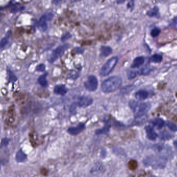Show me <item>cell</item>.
<instances>
[{
	"mask_svg": "<svg viewBox=\"0 0 177 177\" xmlns=\"http://www.w3.org/2000/svg\"><path fill=\"white\" fill-rule=\"evenodd\" d=\"M173 21H174V23H175L177 24V17L173 19Z\"/></svg>",
	"mask_w": 177,
	"mask_h": 177,
	"instance_id": "836d02e7",
	"label": "cell"
},
{
	"mask_svg": "<svg viewBox=\"0 0 177 177\" xmlns=\"http://www.w3.org/2000/svg\"><path fill=\"white\" fill-rule=\"evenodd\" d=\"M62 0H53V2L54 4L59 3L60 2H61Z\"/></svg>",
	"mask_w": 177,
	"mask_h": 177,
	"instance_id": "d6a6232c",
	"label": "cell"
},
{
	"mask_svg": "<svg viewBox=\"0 0 177 177\" xmlns=\"http://www.w3.org/2000/svg\"><path fill=\"white\" fill-rule=\"evenodd\" d=\"M118 61V57L116 56L109 59L103 66L99 71V74L102 76L109 75L116 66Z\"/></svg>",
	"mask_w": 177,
	"mask_h": 177,
	"instance_id": "277c9868",
	"label": "cell"
},
{
	"mask_svg": "<svg viewBox=\"0 0 177 177\" xmlns=\"http://www.w3.org/2000/svg\"><path fill=\"white\" fill-rule=\"evenodd\" d=\"M69 47V45L67 44H64V45H61L56 48L53 51V53L51 54V57L50 58V62L51 63L54 62L58 58L60 57L67 49Z\"/></svg>",
	"mask_w": 177,
	"mask_h": 177,
	"instance_id": "5b68a950",
	"label": "cell"
},
{
	"mask_svg": "<svg viewBox=\"0 0 177 177\" xmlns=\"http://www.w3.org/2000/svg\"><path fill=\"white\" fill-rule=\"evenodd\" d=\"M135 5V1L134 0H130L128 4V7L129 8L131 11L133 10Z\"/></svg>",
	"mask_w": 177,
	"mask_h": 177,
	"instance_id": "83f0119b",
	"label": "cell"
},
{
	"mask_svg": "<svg viewBox=\"0 0 177 177\" xmlns=\"http://www.w3.org/2000/svg\"><path fill=\"white\" fill-rule=\"evenodd\" d=\"M80 0H73V2H78V1H79Z\"/></svg>",
	"mask_w": 177,
	"mask_h": 177,
	"instance_id": "e575fe53",
	"label": "cell"
},
{
	"mask_svg": "<svg viewBox=\"0 0 177 177\" xmlns=\"http://www.w3.org/2000/svg\"><path fill=\"white\" fill-rule=\"evenodd\" d=\"M112 51V48L109 46L101 47V55L103 57H107L109 54H111Z\"/></svg>",
	"mask_w": 177,
	"mask_h": 177,
	"instance_id": "2e32d148",
	"label": "cell"
},
{
	"mask_svg": "<svg viewBox=\"0 0 177 177\" xmlns=\"http://www.w3.org/2000/svg\"><path fill=\"white\" fill-rule=\"evenodd\" d=\"M129 107L134 112L135 118H141L150 110V105L147 103L131 101L129 103Z\"/></svg>",
	"mask_w": 177,
	"mask_h": 177,
	"instance_id": "7a4b0ae2",
	"label": "cell"
},
{
	"mask_svg": "<svg viewBox=\"0 0 177 177\" xmlns=\"http://www.w3.org/2000/svg\"><path fill=\"white\" fill-rule=\"evenodd\" d=\"M161 138L164 140H167V139H171V137L169 134H165V133H164V134H162Z\"/></svg>",
	"mask_w": 177,
	"mask_h": 177,
	"instance_id": "4dcf8cb0",
	"label": "cell"
},
{
	"mask_svg": "<svg viewBox=\"0 0 177 177\" xmlns=\"http://www.w3.org/2000/svg\"><path fill=\"white\" fill-rule=\"evenodd\" d=\"M71 37H72L71 34L67 33L65 34L64 35H63V36L61 38V40H62L63 42H64V41H65L66 40H67L69 38H70Z\"/></svg>",
	"mask_w": 177,
	"mask_h": 177,
	"instance_id": "f1b7e54d",
	"label": "cell"
},
{
	"mask_svg": "<svg viewBox=\"0 0 177 177\" xmlns=\"http://www.w3.org/2000/svg\"><path fill=\"white\" fill-rule=\"evenodd\" d=\"M162 59L163 57L161 54H155L150 57V61L153 63H158L161 62Z\"/></svg>",
	"mask_w": 177,
	"mask_h": 177,
	"instance_id": "44dd1931",
	"label": "cell"
},
{
	"mask_svg": "<svg viewBox=\"0 0 177 177\" xmlns=\"http://www.w3.org/2000/svg\"><path fill=\"white\" fill-rule=\"evenodd\" d=\"M55 94L60 95H64L68 91L67 88L64 85H57L54 86L53 90Z\"/></svg>",
	"mask_w": 177,
	"mask_h": 177,
	"instance_id": "30bf717a",
	"label": "cell"
},
{
	"mask_svg": "<svg viewBox=\"0 0 177 177\" xmlns=\"http://www.w3.org/2000/svg\"><path fill=\"white\" fill-rule=\"evenodd\" d=\"M136 99L138 101H144L147 99L149 96V92L148 91L141 90L139 91H137L135 94Z\"/></svg>",
	"mask_w": 177,
	"mask_h": 177,
	"instance_id": "8fae6325",
	"label": "cell"
},
{
	"mask_svg": "<svg viewBox=\"0 0 177 177\" xmlns=\"http://www.w3.org/2000/svg\"><path fill=\"white\" fill-rule=\"evenodd\" d=\"M147 15L150 17H159L160 14L158 11V8L157 7H155L151 10H149L147 13Z\"/></svg>",
	"mask_w": 177,
	"mask_h": 177,
	"instance_id": "ac0fdd59",
	"label": "cell"
},
{
	"mask_svg": "<svg viewBox=\"0 0 177 177\" xmlns=\"http://www.w3.org/2000/svg\"><path fill=\"white\" fill-rule=\"evenodd\" d=\"M152 124L154 127H155L158 129H161L164 127L165 124L164 120L160 118H154L151 122Z\"/></svg>",
	"mask_w": 177,
	"mask_h": 177,
	"instance_id": "7c38bea8",
	"label": "cell"
},
{
	"mask_svg": "<svg viewBox=\"0 0 177 177\" xmlns=\"http://www.w3.org/2000/svg\"><path fill=\"white\" fill-rule=\"evenodd\" d=\"M47 74L41 75L38 78V82L41 86L43 87H46L48 86V82L46 79Z\"/></svg>",
	"mask_w": 177,
	"mask_h": 177,
	"instance_id": "ffe728a7",
	"label": "cell"
},
{
	"mask_svg": "<svg viewBox=\"0 0 177 177\" xmlns=\"http://www.w3.org/2000/svg\"><path fill=\"white\" fill-rule=\"evenodd\" d=\"M0 168H1V165H0Z\"/></svg>",
	"mask_w": 177,
	"mask_h": 177,
	"instance_id": "d590c367",
	"label": "cell"
},
{
	"mask_svg": "<svg viewBox=\"0 0 177 177\" xmlns=\"http://www.w3.org/2000/svg\"><path fill=\"white\" fill-rule=\"evenodd\" d=\"M166 125H167V126L171 131H172L174 132H177V125L175 124V123H172L171 121H167L166 122Z\"/></svg>",
	"mask_w": 177,
	"mask_h": 177,
	"instance_id": "603a6c76",
	"label": "cell"
},
{
	"mask_svg": "<svg viewBox=\"0 0 177 177\" xmlns=\"http://www.w3.org/2000/svg\"><path fill=\"white\" fill-rule=\"evenodd\" d=\"M144 62H145V58L143 57H138L134 59L131 67L133 69L138 68L142 65Z\"/></svg>",
	"mask_w": 177,
	"mask_h": 177,
	"instance_id": "4fadbf2b",
	"label": "cell"
},
{
	"mask_svg": "<svg viewBox=\"0 0 177 177\" xmlns=\"http://www.w3.org/2000/svg\"><path fill=\"white\" fill-rule=\"evenodd\" d=\"M93 99L88 96H80L75 103L77 106L80 107H86L92 104Z\"/></svg>",
	"mask_w": 177,
	"mask_h": 177,
	"instance_id": "52a82bcc",
	"label": "cell"
},
{
	"mask_svg": "<svg viewBox=\"0 0 177 177\" xmlns=\"http://www.w3.org/2000/svg\"><path fill=\"white\" fill-rule=\"evenodd\" d=\"M7 75L8 76V80L10 82H16L17 80V77L15 76L14 74L11 72V70H7Z\"/></svg>",
	"mask_w": 177,
	"mask_h": 177,
	"instance_id": "7402d4cb",
	"label": "cell"
},
{
	"mask_svg": "<svg viewBox=\"0 0 177 177\" xmlns=\"http://www.w3.org/2000/svg\"><path fill=\"white\" fill-rule=\"evenodd\" d=\"M160 33H161V30L159 28L155 27V28H154L152 30L151 32V35L153 37H156L158 36V35H160Z\"/></svg>",
	"mask_w": 177,
	"mask_h": 177,
	"instance_id": "cb8c5ba5",
	"label": "cell"
},
{
	"mask_svg": "<svg viewBox=\"0 0 177 177\" xmlns=\"http://www.w3.org/2000/svg\"><path fill=\"white\" fill-rule=\"evenodd\" d=\"M127 75H128V78L129 79H133V78H135L137 76V73L136 71H135V70H129L128 72V73H127Z\"/></svg>",
	"mask_w": 177,
	"mask_h": 177,
	"instance_id": "d4e9b609",
	"label": "cell"
},
{
	"mask_svg": "<svg viewBox=\"0 0 177 177\" xmlns=\"http://www.w3.org/2000/svg\"><path fill=\"white\" fill-rule=\"evenodd\" d=\"M145 133L147 135V137L149 139L152 141H154L156 140L158 137V134L155 132L153 128L150 125L145 127Z\"/></svg>",
	"mask_w": 177,
	"mask_h": 177,
	"instance_id": "9c48e42d",
	"label": "cell"
},
{
	"mask_svg": "<svg viewBox=\"0 0 177 177\" xmlns=\"http://www.w3.org/2000/svg\"><path fill=\"white\" fill-rule=\"evenodd\" d=\"M16 159L18 162H23L27 159V155L22 150H19L16 154Z\"/></svg>",
	"mask_w": 177,
	"mask_h": 177,
	"instance_id": "e0dca14e",
	"label": "cell"
},
{
	"mask_svg": "<svg viewBox=\"0 0 177 177\" xmlns=\"http://www.w3.org/2000/svg\"><path fill=\"white\" fill-rule=\"evenodd\" d=\"M11 34V31H10L7 33L5 37L2 38V40H1V42H0V49H2L3 48H4L6 46V45L7 44L8 42V39L10 38Z\"/></svg>",
	"mask_w": 177,
	"mask_h": 177,
	"instance_id": "d6986e66",
	"label": "cell"
},
{
	"mask_svg": "<svg viewBox=\"0 0 177 177\" xmlns=\"http://www.w3.org/2000/svg\"><path fill=\"white\" fill-rule=\"evenodd\" d=\"M126 0H117V3L118 4H122L124 3V2H125Z\"/></svg>",
	"mask_w": 177,
	"mask_h": 177,
	"instance_id": "1f68e13d",
	"label": "cell"
},
{
	"mask_svg": "<svg viewBox=\"0 0 177 177\" xmlns=\"http://www.w3.org/2000/svg\"><path fill=\"white\" fill-rule=\"evenodd\" d=\"M105 126L101 129H97L95 131V134L97 135L101 134H106L108 133L110 129V122L109 121H106L105 122Z\"/></svg>",
	"mask_w": 177,
	"mask_h": 177,
	"instance_id": "9a60e30c",
	"label": "cell"
},
{
	"mask_svg": "<svg viewBox=\"0 0 177 177\" xmlns=\"http://www.w3.org/2000/svg\"><path fill=\"white\" fill-rule=\"evenodd\" d=\"M129 168L134 169L137 167V163L135 161H131L129 163Z\"/></svg>",
	"mask_w": 177,
	"mask_h": 177,
	"instance_id": "f546056e",
	"label": "cell"
},
{
	"mask_svg": "<svg viewBox=\"0 0 177 177\" xmlns=\"http://www.w3.org/2000/svg\"><path fill=\"white\" fill-rule=\"evenodd\" d=\"M85 125L83 123H80L76 127H71L67 129L69 134L72 135H77L82 132L85 129Z\"/></svg>",
	"mask_w": 177,
	"mask_h": 177,
	"instance_id": "ba28073f",
	"label": "cell"
},
{
	"mask_svg": "<svg viewBox=\"0 0 177 177\" xmlns=\"http://www.w3.org/2000/svg\"><path fill=\"white\" fill-rule=\"evenodd\" d=\"M121 78L119 77H110L103 82L101 88L103 92H112L118 89L121 86Z\"/></svg>",
	"mask_w": 177,
	"mask_h": 177,
	"instance_id": "6da1fadb",
	"label": "cell"
},
{
	"mask_svg": "<svg viewBox=\"0 0 177 177\" xmlns=\"http://www.w3.org/2000/svg\"><path fill=\"white\" fill-rule=\"evenodd\" d=\"M99 85L97 78L94 75L88 77L86 82H85V86L86 89L90 91H95Z\"/></svg>",
	"mask_w": 177,
	"mask_h": 177,
	"instance_id": "8992f818",
	"label": "cell"
},
{
	"mask_svg": "<svg viewBox=\"0 0 177 177\" xmlns=\"http://www.w3.org/2000/svg\"><path fill=\"white\" fill-rule=\"evenodd\" d=\"M43 16L46 19L47 21H50L53 19V14L52 13H47L44 15Z\"/></svg>",
	"mask_w": 177,
	"mask_h": 177,
	"instance_id": "484cf974",
	"label": "cell"
},
{
	"mask_svg": "<svg viewBox=\"0 0 177 177\" xmlns=\"http://www.w3.org/2000/svg\"><path fill=\"white\" fill-rule=\"evenodd\" d=\"M37 26H38L39 29H40V30H42V31H45L47 29L48 25L47 23V20L45 19L43 16H42V17L40 18V19Z\"/></svg>",
	"mask_w": 177,
	"mask_h": 177,
	"instance_id": "5bb4252c",
	"label": "cell"
},
{
	"mask_svg": "<svg viewBox=\"0 0 177 177\" xmlns=\"http://www.w3.org/2000/svg\"><path fill=\"white\" fill-rule=\"evenodd\" d=\"M167 158L163 155H152L149 157L145 164L151 166L154 168H163L166 165Z\"/></svg>",
	"mask_w": 177,
	"mask_h": 177,
	"instance_id": "3957f363",
	"label": "cell"
},
{
	"mask_svg": "<svg viewBox=\"0 0 177 177\" xmlns=\"http://www.w3.org/2000/svg\"><path fill=\"white\" fill-rule=\"evenodd\" d=\"M45 68L46 67H45V64H40L37 66L36 70L38 72H44L45 71Z\"/></svg>",
	"mask_w": 177,
	"mask_h": 177,
	"instance_id": "4316f807",
	"label": "cell"
}]
</instances>
